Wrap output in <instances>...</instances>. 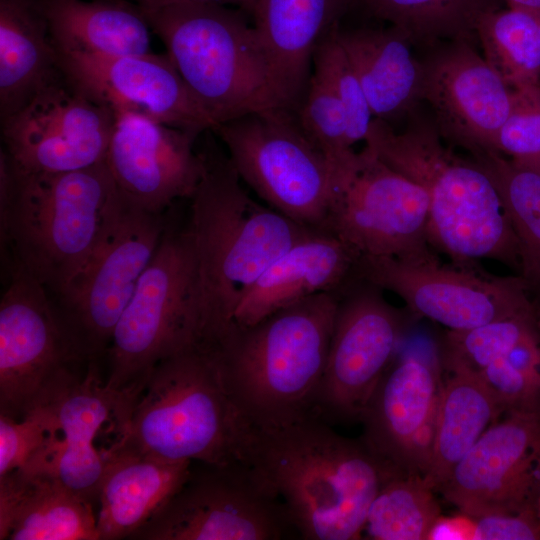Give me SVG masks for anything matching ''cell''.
I'll return each mask as SVG.
<instances>
[{"mask_svg":"<svg viewBox=\"0 0 540 540\" xmlns=\"http://www.w3.org/2000/svg\"><path fill=\"white\" fill-rule=\"evenodd\" d=\"M202 171L189 198L201 343L232 323L246 289L291 245L314 229L250 196L212 130L202 133Z\"/></svg>","mask_w":540,"mask_h":540,"instance_id":"1","label":"cell"},{"mask_svg":"<svg viewBox=\"0 0 540 540\" xmlns=\"http://www.w3.org/2000/svg\"><path fill=\"white\" fill-rule=\"evenodd\" d=\"M126 207L105 160L55 174L19 169L0 152L1 247L53 298L109 238Z\"/></svg>","mask_w":540,"mask_h":540,"instance_id":"2","label":"cell"},{"mask_svg":"<svg viewBox=\"0 0 540 540\" xmlns=\"http://www.w3.org/2000/svg\"><path fill=\"white\" fill-rule=\"evenodd\" d=\"M249 463L277 493L304 540L362 538L370 505L393 470L362 438L341 436L316 416L255 428Z\"/></svg>","mask_w":540,"mask_h":540,"instance_id":"3","label":"cell"},{"mask_svg":"<svg viewBox=\"0 0 540 540\" xmlns=\"http://www.w3.org/2000/svg\"><path fill=\"white\" fill-rule=\"evenodd\" d=\"M386 165L428 196V237L453 263L501 262L520 272L519 244L490 177L448 148L431 116L416 108L403 130L373 118L365 137Z\"/></svg>","mask_w":540,"mask_h":540,"instance_id":"4","label":"cell"},{"mask_svg":"<svg viewBox=\"0 0 540 540\" xmlns=\"http://www.w3.org/2000/svg\"><path fill=\"white\" fill-rule=\"evenodd\" d=\"M254 430L211 348L195 344L155 365L107 449L166 461L250 464Z\"/></svg>","mask_w":540,"mask_h":540,"instance_id":"5","label":"cell"},{"mask_svg":"<svg viewBox=\"0 0 540 540\" xmlns=\"http://www.w3.org/2000/svg\"><path fill=\"white\" fill-rule=\"evenodd\" d=\"M337 304L338 291L320 293L255 324L230 325L207 344L254 428H277L314 416Z\"/></svg>","mask_w":540,"mask_h":540,"instance_id":"6","label":"cell"},{"mask_svg":"<svg viewBox=\"0 0 540 540\" xmlns=\"http://www.w3.org/2000/svg\"><path fill=\"white\" fill-rule=\"evenodd\" d=\"M143 11L216 126L261 110L296 111L241 9L213 1H185Z\"/></svg>","mask_w":540,"mask_h":540,"instance_id":"7","label":"cell"},{"mask_svg":"<svg viewBox=\"0 0 540 540\" xmlns=\"http://www.w3.org/2000/svg\"><path fill=\"white\" fill-rule=\"evenodd\" d=\"M191 236L167 220L108 349L107 386L137 397L162 359L201 341Z\"/></svg>","mask_w":540,"mask_h":540,"instance_id":"8","label":"cell"},{"mask_svg":"<svg viewBox=\"0 0 540 540\" xmlns=\"http://www.w3.org/2000/svg\"><path fill=\"white\" fill-rule=\"evenodd\" d=\"M212 131L243 183L264 204L304 227L323 231L337 175L302 129L295 110L248 113Z\"/></svg>","mask_w":540,"mask_h":540,"instance_id":"9","label":"cell"},{"mask_svg":"<svg viewBox=\"0 0 540 540\" xmlns=\"http://www.w3.org/2000/svg\"><path fill=\"white\" fill-rule=\"evenodd\" d=\"M194 462L171 498L128 539L280 540L299 537L270 484L248 463Z\"/></svg>","mask_w":540,"mask_h":540,"instance_id":"10","label":"cell"},{"mask_svg":"<svg viewBox=\"0 0 540 540\" xmlns=\"http://www.w3.org/2000/svg\"><path fill=\"white\" fill-rule=\"evenodd\" d=\"M80 362L47 290L12 264L0 300V415L49 405L80 377Z\"/></svg>","mask_w":540,"mask_h":540,"instance_id":"11","label":"cell"},{"mask_svg":"<svg viewBox=\"0 0 540 540\" xmlns=\"http://www.w3.org/2000/svg\"><path fill=\"white\" fill-rule=\"evenodd\" d=\"M382 292L356 276L338 290L314 410V416L331 426L361 422L377 385L396 358L406 318Z\"/></svg>","mask_w":540,"mask_h":540,"instance_id":"12","label":"cell"},{"mask_svg":"<svg viewBox=\"0 0 540 540\" xmlns=\"http://www.w3.org/2000/svg\"><path fill=\"white\" fill-rule=\"evenodd\" d=\"M355 276L399 296L409 311L448 330H466L534 308L524 279L492 275L476 264L360 256Z\"/></svg>","mask_w":540,"mask_h":540,"instance_id":"13","label":"cell"},{"mask_svg":"<svg viewBox=\"0 0 540 540\" xmlns=\"http://www.w3.org/2000/svg\"><path fill=\"white\" fill-rule=\"evenodd\" d=\"M164 214L126 203L106 242L66 288L51 297L85 361L92 363L108 351L115 327L160 242L167 222Z\"/></svg>","mask_w":540,"mask_h":540,"instance_id":"14","label":"cell"},{"mask_svg":"<svg viewBox=\"0 0 540 540\" xmlns=\"http://www.w3.org/2000/svg\"><path fill=\"white\" fill-rule=\"evenodd\" d=\"M429 201L417 183L381 161L366 146L337 182L323 231L360 256L419 259L432 255Z\"/></svg>","mask_w":540,"mask_h":540,"instance_id":"15","label":"cell"},{"mask_svg":"<svg viewBox=\"0 0 540 540\" xmlns=\"http://www.w3.org/2000/svg\"><path fill=\"white\" fill-rule=\"evenodd\" d=\"M116 114L61 73L1 120L3 149L21 170L55 174L105 160Z\"/></svg>","mask_w":540,"mask_h":540,"instance_id":"16","label":"cell"},{"mask_svg":"<svg viewBox=\"0 0 540 540\" xmlns=\"http://www.w3.org/2000/svg\"><path fill=\"white\" fill-rule=\"evenodd\" d=\"M503 416L488 427L437 490L474 518L535 512L540 487V412Z\"/></svg>","mask_w":540,"mask_h":540,"instance_id":"17","label":"cell"},{"mask_svg":"<svg viewBox=\"0 0 540 540\" xmlns=\"http://www.w3.org/2000/svg\"><path fill=\"white\" fill-rule=\"evenodd\" d=\"M420 59L421 99L444 141L470 156L495 151L512 106V90L479 55L472 41L452 40L427 48Z\"/></svg>","mask_w":540,"mask_h":540,"instance_id":"18","label":"cell"},{"mask_svg":"<svg viewBox=\"0 0 540 540\" xmlns=\"http://www.w3.org/2000/svg\"><path fill=\"white\" fill-rule=\"evenodd\" d=\"M64 76L95 102L201 135L215 122L165 54L101 56L57 51Z\"/></svg>","mask_w":540,"mask_h":540,"instance_id":"19","label":"cell"},{"mask_svg":"<svg viewBox=\"0 0 540 540\" xmlns=\"http://www.w3.org/2000/svg\"><path fill=\"white\" fill-rule=\"evenodd\" d=\"M442 368L433 354L394 360L361 418L362 439L391 469L426 477L433 455Z\"/></svg>","mask_w":540,"mask_h":540,"instance_id":"20","label":"cell"},{"mask_svg":"<svg viewBox=\"0 0 540 540\" xmlns=\"http://www.w3.org/2000/svg\"><path fill=\"white\" fill-rule=\"evenodd\" d=\"M105 162L122 199L130 206L165 213L190 198L202 161L195 143L202 135L148 117L118 112Z\"/></svg>","mask_w":540,"mask_h":540,"instance_id":"21","label":"cell"},{"mask_svg":"<svg viewBox=\"0 0 540 540\" xmlns=\"http://www.w3.org/2000/svg\"><path fill=\"white\" fill-rule=\"evenodd\" d=\"M134 397L102 383L93 363L50 404L59 424V440L41 468L92 505L99 501L105 469V450L96 440L100 432L117 435Z\"/></svg>","mask_w":540,"mask_h":540,"instance_id":"22","label":"cell"},{"mask_svg":"<svg viewBox=\"0 0 540 540\" xmlns=\"http://www.w3.org/2000/svg\"><path fill=\"white\" fill-rule=\"evenodd\" d=\"M360 255L330 232L312 230L277 257L241 296L231 325L249 326L308 297L340 290Z\"/></svg>","mask_w":540,"mask_h":540,"instance_id":"23","label":"cell"},{"mask_svg":"<svg viewBox=\"0 0 540 540\" xmlns=\"http://www.w3.org/2000/svg\"><path fill=\"white\" fill-rule=\"evenodd\" d=\"M355 0H258L251 17L261 46L296 110L309 85L314 52Z\"/></svg>","mask_w":540,"mask_h":540,"instance_id":"24","label":"cell"},{"mask_svg":"<svg viewBox=\"0 0 540 540\" xmlns=\"http://www.w3.org/2000/svg\"><path fill=\"white\" fill-rule=\"evenodd\" d=\"M92 504L46 470L0 476L1 540H99Z\"/></svg>","mask_w":540,"mask_h":540,"instance_id":"25","label":"cell"},{"mask_svg":"<svg viewBox=\"0 0 540 540\" xmlns=\"http://www.w3.org/2000/svg\"><path fill=\"white\" fill-rule=\"evenodd\" d=\"M337 37L360 80L373 118L393 127L406 120L422 101L421 62L407 36L390 25L352 29L340 25Z\"/></svg>","mask_w":540,"mask_h":540,"instance_id":"26","label":"cell"},{"mask_svg":"<svg viewBox=\"0 0 540 540\" xmlns=\"http://www.w3.org/2000/svg\"><path fill=\"white\" fill-rule=\"evenodd\" d=\"M99 494V540L128 539L187 479L191 461H166L105 450Z\"/></svg>","mask_w":540,"mask_h":540,"instance_id":"27","label":"cell"},{"mask_svg":"<svg viewBox=\"0 0 540 540\" xmlns=\"http://www.w3.org/2000/svg\"><path fill=\"white\" fill-rule=\"evenodd\" d=\"M57 51L101 56L152 52L151 27L129 0H38Z\"/></svg>","mask_w":540,"mask_h":540,"instance_id":"28","label":"cell"},{"mask_svg":"<svg viewBox=\"0 0 540 540\" xmlns=\"http://www.w3.org/2000/svg\"><path fill=\"white\" fill-rule=\"evenodd\" d=\"M61 73L38 0H0V119Z\"/></svg>","mask_w":540,"mask_h":540,"instance_id":"29","label":"cell"},{"mask_svg":"<svg viewBox=\"0 0 540 540\" xmlns=\"http://www.w3.org/2000/svg\"><path fill=\"white\" fill-rule=\"evenodd\" d=\"M501 416L479 374L442 368L432 463L425 477L435 492L481 435Z\"/></svg>","mask_w":540,"mask_h":540,"instance_id":"30","label":"cell"},{"mask_svg":"<svg viewBox=\"0 0 540 540\" xmlns=\"http://www.w3.org/2000/svg\"><path fill=\"white\" fill-rule=\"evenodd\" d=\"M501 0H355L367 15L402 31L413 45L452 40L474 42L476 26Z\"/></svg>","mask_w":540,"mask_h":540,"instance_id":"31","label":"cell"},{"mask_svg":"<svg viewBox=\"0 0 540 540\" xmlns=\"http://www.w3.org/2000/svg\"><path fill=\"white\" fill-rule=\"evenodd\" d=\"M483 57L511 90L540 87V14L499 8L476 26Z\"/></svg>","mask_w":540,"mask_h":540,"instance_id":"32","label":"cell"},{"mask_svg":"<svg viewBox=\"0 0 540 540\" xmlns=\"http://www.w3.org/2000/svg\"><path fill=\"white\" fill-rule=\"evenodd\" d=\"M471 157L490 177L510 220L519 244L520 276L529 292H540V172L495 151Z\"/></svg>","mask_w":540,"mask_h":540,"instance_id":"33","label":"cell"},{"mask_svg":"<svg viewBox=\"0 0 540 540\" xmlns=\"http://www.w3.org/2000/svg\"><path fill=\"white\" fill-rule=\"evenodd\" d=\"M435 491L419 475L392 470L366 517L362 536L373 540H425L441 514Z\"/></svg>","mask_w":540,"mask_h":540,"instance_id":"34","label":"cell"},{"mask_svg":"<svg viewBox=\"0 0 540 540\" xmlns=\"http://www.w3.org/2000/svg\"><path fill=\"white\" fill-rule=\"evenodd\" d=\"M537 326L535 308L466 330H448L441 367L480 374Z\"/></svg>","mask_w":540,"mask_h":540,"instance_id":"35","label":"cell"},{"mask_svg":"<svg viewBox=\"0 0 540 540\" xmlns=\"http://www.w3.org/2000/svg\"><path fill=\"white\" fill-rule=\"evenodd\" d=\"M296 113L306 135L333 165L337 179L353 167L358 153L349 141L343 105L313 73Z\"/></svg>","mask_w":540,"mask_h":540,"instance_id":"36","label":"cell"},{"mask_svg":"<svg viewBox=\"0 0 540 540\" xmlns=\"http://www.w3.org/2000/svg\"><path fill=\"white\" fill-rule=\"evenodd\" d=\"M59 436L51 404L37 407L20 419L0 415V476L17 469L42 468L50 460Z\"/></svg>","mask_w":540,"mask_h":540,"instance_id":"37","label":"cell"},{"mask_svg":"<svg viewBox=\"0 0 540 540\" xmlns=\"http://www.w3.org/2000/svg\"><path fill=\"white\" fill-rule=\"evenodd\" d=\"M339 26L318 44L313 56L312 73L333 91L343 105L349 141L353 146L365 140L373 115L360 80L338 40Z\"/></svg>","mask_w":540,"mask_h":540,"instance_id":"38","label":"cell"},{"mask_svg":"<svg viewBox=\"0 0 540 540\" xmlns=\"http://www.w3.org/2000/svg\"><path fill=\"white\" fill-rule=\"evenodd\" d=\"M512 106L496 150L515 164L540 172V87L512 90Z\"/></svg>","mask_w":540,"mask_h":540,"instance_id":"39","label":"cell"},{"mask_svg":"<svg viewBox=\"0 0 540 540\" xmlns=\"http://www.w3.org/2000/svg\"><path fill=\"white\" fill-rule=\"evenodd\" d=\"M502 415L540 412V374L523 368L507 356L497 359L480 374Z\"/></svg>","mask_w":540,"mask_h":540,"instance_id":"40","label":"cell"},{"mask_svg":"<svg viewBox=\"0 0 540 540\" xmlns=\"http://www.w3.org/2000/svg\"><path fill=\"white\" fill-rule=\"evenodd\" d=\"M474 540H540L535 512L494 513L475 518Z\"/></svg>","mask_w":540,"mask_h":540,"instance_id":"41","label":"cell"},{"mask_svg":"<svg viewBox=\"0 0 540 540\" xmlns=\"http://www.w3.org/2000/svg\"><path fill=\"white\" fill-rule=\"evenodd\" d=\"M476 520L474 517L460 512L455 516L441 514L431 527L427 539H471L474 540Z\"/></svg>","mask_w":540,"mask_h":540,"instance_id":"42","label":"cell"},{"mask_svg":"<svg viewBox=\"0 0 540 540\" xmlns=\"http://www.w3.org/2000/svg\"><path fill=\"white\" fill-rule=\"evenodd\" d=\"M138 4L143 10H154L171 4L185 2V1H213L219 3H232L237 5L238 9H241L248 15H252L253 10L258 0H132Z\"/></svg>","mask_w":540,"mask_h":540,"instance_id":"43","label":"cell"},{"mask_svg":"<svg viewBox=\"0 0 540 540\" xmlns=\"http://www.w3.org/2000/svg\"><path fill=\"white\" fill-rule=\"evenodd\" d=\"M508 7L520 8L540 14V0H501Z\"/></svg>","mask_w":540,"mask_h":540,"instance_id":"44","label":"cell"},{"mask_svg":"<svg viewBox=\"0 0 540 540\" xmlns=\"http://www.w3.org/2000/svg\"><path fill=\"white\" fill-rule=\"evenodd\" d=\"M535 512H536L537 518H538L539 523H540V487H539V491H538L537 498H536Z\"/></svg>","mask_w":540,"mask_h":540,"instance_id":"45","label":"cell"},{"mask_svg":"<svg viewBox=\"0 0 540 540\" xmlns=\"http://www.w3.org/2000/svg\"><path fill=\"white\" fill-rule=\"evenodd\" d=\"M534 308H535V318H536L537 327L540 331V304L534 303Z\"/></svg>","mask_w":540,"mask_h":540,"instance_id":"46","label":"cell"}]
</instances>
